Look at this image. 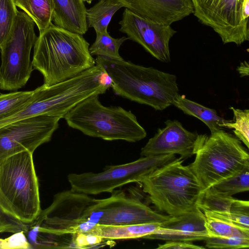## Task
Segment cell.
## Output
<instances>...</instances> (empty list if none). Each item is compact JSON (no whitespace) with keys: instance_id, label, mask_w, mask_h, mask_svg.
I'll use <instances>...</instances> for the list:
<instances>
[{"instance_id":"obj_34","label":"cell","mask_w":249,"mask_h":249,"mask_svg":"<svg viewBox=\"0 0 249 249\" xmlns=\"http://www.w3.org/2000/svg\"><path fill=\"white\" fill-rule=\"evenodd\" d=\"M84 1L87 2L89 4H90L93 0H83Z\"/></svg>"},{"instance_id":"obj_21","label":"cell","mask_w":249,"mask_h":249,"mask_svg":"<svg viewBox=\"0 0 249 249\" xmlns=\"http://www.w3.org/2000/svg\"><path fill=\"white\" fill-rule=\"evenodd\" d=\"M96 34L95 41L89 47V52L92 56L97 55L112 60L124 59L119 54V49L127 37L115 38L107 32Z\"/></svg>"},{"instance_id":"obj_17","label":"cell","mask_w":249,"mask_h":249,"mask_svg":"<svg viewBox=\"0 0 249 249\" xmlns=\"http://www.w3.org/2000/svg\"><path fill=\"white\" fill-rule=\"evenodd\" d=\"M173 105L185 114L201 120L208 127L211 133L223 129L220 125L228 121L219 116L214 109L192 101L186 98L184 95H180L179 93L176 96Z\"/></svg>"},{"instance_id":"obj_10","label":"cell","mask_w":249,"mask_h":249,"mask_svg":"<svg viewBox=\"0 0 249 249\" xmlns=\"http://www.w3.org/2000/svg\"><path fill=\"white\" fill-rule=\"evenodd\" d=\"M194 15L212 28L224 44L249 40V0H191Z\"/></svg>"},{"instance_id":"obj_1","label":"cell","mask_w":249,"mask_h":249,"mask_svg":"<svg viewBox=\"0 0 249 249\" xmlns=\"http://www.w3.org/2000/svg\"><path fill=\"white\" fill-rule=\"evenodd\" d=\"M89 47L82 35L52 23L36 38L33 69L42 74L46 86L66 80L96 65Z\"/></svg>"},{"instance_id":"obj_24","label":"cell","mask_w":249,"mask_h":249,"mask_svg":"<svg viewBox=\"0 0 249 249\" xmlns=\"http://www.w3.org/2000/svg\"><path fill=\"white\" fill-rule=\"evenodd\" d=\"M235 199L232 196L221 195L209 188L201 194L197 206L202 212L228 213Z\"/></svg>"},{"instance_id":"obj_18","label":"cell","mask_w":249,"mask_h":249,"mask_svg":"<svg viewBox=\"0 0 249 249\" xmlns=\"http://www.w3.org/2000/svg\"><path fill=\"white\" fill-rule=\"evenodd\" d=\"M163 228L209 237L206 227V217L198 207L193 211L172 218L161 223Z\"/></svg>"},{"instance_id":"obj_4","label":"cell","mask_w":249,"mask_h":249,"mask_svg":"<svg viewBox=\"0 0 249 249\" xmlns=\"http://www.w3.org/2000/svg\"><path fill=\"white\" fill-rule=\"evenodd\" d=\"M180 157L159 167L139 182L157 209L176 216L197 207L204 192L189 166Z\"/></svg>"},{"instance_id":"obj_11","label":"cell","mask_w":249,"mask_h":249,"mask_svg":"<svg viewBox=\"0 0 249 249\" xmlns=\"http://www.w3.org/2000/svg\"><path fill=\"white\" fill-rule=\"evenodd\" d=\"M107 198L93 199L84 218L91 228L95 225H124L163 223L172 216L159 213L139 199L127 196L124 192L113 191Z\"/></svg>"},{"instance_id":"obj_13","label":"cell","mask_w":249,"mask_h":249,"mask_svg":"<svg viewBox=\"0 0 249 249\" xmlns=\"http://www.w3.org/2000/svg\"><path fill=\"white\" fill-rule=\"evenodd\" d=\"M119 31L128 39L141 45L152 56L162 62L170 61L169 42L176 31L171 25L139 16L127 8L119 22Z\"/></svg>"},{"instance_id":"obj_33","label":"cell","mask_w":249,"mask_h":249,"mask_svg":"<svg viewBox=\"0 0 249 249\" xmlns=\"http://www.w3.org/2000/svg\"><path fill=\"white\" fill-rule=\"evenodd\" d=\"M237 70L241 77L249 75V67L248 62L244 61L237 67Z\"/></svg>"},{"instance_id":"obj_29","label":"cell","mask_w":249,"mask_h":249,"mask_svg":"<svg viewBox=\"0 0 249 249\" xmlns=\"http://www.w3.org/2000/svg\"><path fill=\"white\" fill-rule=\"evenodd\" d=\"M208 248L237 249L248 248L249 238L237 237H208L205 240Z\"/></svg>"},{"instance_id":"obj_22","label":"cell","mask_w":249,"mask_h":249,"mask_svg":"<svg viewBox=\"0 0 249 249\" xmlns=\"http://www.w3.org/2000/svg\"><path fill=\"white\" fill-rule=\"evenodd\" d=\"M205 216H211L228 221L246 230H249V202L235 199L229 212L217 213L203 212Z\"/></svg>"},{"instance_id":"obj_3","label":"cell","mask_w":249,"mask_h":249,"mask_svg":"<svg viewBox=\"0 0 249 249\" xmlns=\"http://www.w3.org/2000/svg\"><path fill=\"white\" fill-rule=\"evenodd\" d=\"M93 198L72 190L56 194L52 204L28 224L36 248H75L77 234L84 232V213Z\"/></svg>"},{"instance_id":"obj_16","label":"cell","mask_w":249,"mask_h":249,"mask_svg":"<svg viewBox=\"0 0 249 249\" xmlns=\"http://www.w3.org/2000/svg\"><path fill=\"white\" fill-rule=\"evenodd\" d=\"M161 223L152 222L124 225L96 224L89 231L82 234L110 240L144 238L147 235L155 233L160 227Z\"/></svg>"},{"instance_id":"obj_8","label":"cell","mask_w":249,"mask_h":249,"mask_svg":"<svg viewBox=\"0 0 249 249\" xmlns=\"http://www.w3.org/2000/svg\"><path fill=\"white\" fill-rule=\"evenodd\" d=\"M35 25L25 13L18 11L12 29L0 47V89L18 90L31 77L34 69L30 55L37 38Z\"/></svg>"},{"instance_id":"obj_14","label":"cell","mask_w":249,"mask_h":249,"mask_svg":"<svg viewBox=\"0 0 249 249\" xmlns=\"http://www.w3.org/2000/svg\"><path fill=\"white\" fill-rule=\"evenodd\" d=\"M142 148V157L178 154L183 160L195 155L199 134L185 129L177 120H167Z\"/></svg>"},{"instance_id":"obj_15","label":"cell","mask_w":249,"mask_h":249,"mask_svg":"<svg viewBox=\"0 0 249 249\" xmlns=\"http://www.w3.org/2000/svg\"><path fill=\"white\" fill-rule=\"evenodd\" d=\"M83 0H52L53 21L56 26L81 35L88 27L86 8Z\"/></svg>"},{"instance_id":"obj_2","label":"cell","mask_w":249,"mask_h":249,"mask_svg":"<svg viewBox=\"0 0 249 249\" xmlns=\"http://www.w3.org/2000/svg\"><path fill=\"white\" fill-rule=\"evenodd\" d=\"M95 62L109 77L115 94L156 110L173 105L179 93L175 75L124 59L97 56Z\"/></svg>"},{"instance_id":"obj_28","label":"cell","mask_w":249,"mask_h":249,"mask_svg":"<svg viewBox=\"0 0 249 249\" xmlns=\"http://www.w3.org/2000/svg\"><path fill=\"white\" fill-rule=\"evenodd\" d=\"M34 90L0 94V118L14 112L32 97Z\"/></svg>"},{"instance_id":"obj_20","label":"cell","mask_w":249,"mask_h":249,"mask_svg":"<svg viewBox=\"0 0 249 249\" xmlns=\"http://www.w3.org/2000/svg\"><path fill=\"white\" fill-rule=\"evenodd\" d=\"M14 0L16 6L21 9L33 20L39 33L45 30L52 23V0Z\"/></svg>"},{"instance_id":"obj_23","label":"cell","mask_w":249,"mask_h":249,"mask_svg":"<svg viewBox=\"0 0 249 249\" xmlns=\"http://www.w3.org/2000/svg\"><path fill=\"white\" fill-rule=\"evenodd\" d=\"M210 189L216 193L231 196L249 190V166L239 173L213 185Z\"/></svg>"},{"instance_id":"obj_25","label":"cell","mask_w":249,"mask_h":249,"mask_svg":"<svg viewBox=\"0 0 249 249\" xmlns=\"http://www.w3.org/2000/svg\"><path fill=\"white\" fill-rule=\"evenodd\" d=\"M206 227L209 237H237L249 238V230L238 227L224 220L205 216Z\"/></svg>"},{"instance_id":"obj_9","label":"cell","mask_w":249,"mask_h":249,"mask_svg":"<svg viewBox=\"0 0 249 249\" xmlns=\"http://www.w3.org/2000/svg\"><path fill=\"white\" fill-rule=\"evenodd\" d=\"M176 158L175 154L142 157L131 162L107 166L98 173H71L68 176V180L71 190L88 195L112 192L125 184L139 183L143 178Z\"/></svg>"},{"instance_id":"obj_26","label":"cell","mask_w":249,"mask_h":249,"mask_svg":"<svg viewBox=\"0 0 249 249\" xmlns=\"http://www.w3.org/2000/svg\"><path fill=\"white\" fill-rule=\"evenodd\" d=\"M234 115V120L228 121L220 126L233 129L235 136L248 148H249V110H241L230 107Z\"/></svg>"},{"instance_id":"obj_7","label":"cell","mask_w":249,"mask_h":249,"mask_svg":"<svg viewBox=\"0 0 249 249\" xmlns=\"http://www.w3.org/2000/svg\"><path fill=\"white\" fill-rule=\"evenodd\" d=\"M195 160L188 166L204 191L249 166L248 152L235 136L218 129L199 134Z\"/></svg>"},{"instance_id":"obj_30","label":"cell","mask_w":249,"mask_h":249,"mask_svg":"<svg viewBox=\"0 0 249 249\" xmlns=\"http://www.w3.org/2000/svg\"><path fill=\"white\" fill-rule=\"evenodd\" d=\"M28 231L27 224H25L4 212L0 208V233L20 231L26 233Z\"/></svg>"},{"instance_id":"obj_27","label":"cell","mask_w":249,"mask_h":249,"mask_svg":"<svg viewBox=\"0 0 249 249\" xmlns=\"http://www.w3.org/2000/svg\"><path fill=\"white\" fill-rule=\"evenodd\" d=\"M18 12L14 0H0V47L11 32Z\"/></svg>"},{"instance_id":"obj_6","label":"cell","mask_w":249,"mask_h":249,"mask_svg":"<svg viewBox=\"0 0 249 249\" xmlns=\"http://www.w3.org/2000/svg\"><path fill=\"white\" fill-rule=\"evenodd\" d=\"M64 118L70 127L89 136L107 141L135 142L147 135L145 129L130 110L121 107L104 106L97 95L80 102Z\"/></svg>"},{"instance_id":"obj_32","label":"cell","mask_w":249,"mask_h":249,"mask_svg":"<svg viewBox=\"0 0 249 249\" xmlns=\"http://www.w3.org/2000/svg\"><path fill=\"white\" fill-rule=\"evenodd\" d=\"M205 248L202 246H199L195 245L190 241H166L163 244H159L156 249H202Z\"/></svg>"},{"instance_id":"obj_12","label":"cell","mask_w":249,"mask_h":249,"mask_svg":"<svg viewBox=\"0 0 249 249\" xmlns=\"http://www.w3.org/2000/svg\"><path fill=\"white\" fill-rule=\"evenodd\" d=\"M60 118L38 115L0 128V164L8 157L27 151L33 153L49 142L58 128Z\"/></svg>"},{"instance_id":"obj_19","label":"cell","mask_w":249,"mask_h":249,"mask_svg":"<svg viewBox=\"0 0 249 249\" xmlns=\"http://www.w3.org/2000/svg\"><path fill=\"white\" fill-rule=\"evenodd\" d=\"M124 6L112 0H101L86 10L87 26L97 33L107 32L108 26L115 13Z\"/></svg>"},{"instance_id":"obj_5","label":"cell","mask_w":249,"mask_h":249,"mask_svg":"<svg viewBox=\"0 0 249 249\" xmlns=\"http://www.w3.org/2000/svg\"><path fill=\"white\" fill-rule=\"evenodd\" d=\"M33 154L22 151L0 164V208L27 224L42 211Z\"/></svg>"},{"instance_id":"obj_31","label":"cell","mask_w":249,"mask_h":249,"mask_svg":"<svg viewBox=\"0 0 249 249\" xmlns=\"http://www.w3.org/2000/svg\"><path fill=\"white\" fill-rule=\"evenodd\" d=\"M23 231L15 233L5 239H0V249H29L31 245L27 240Z\"/></svg>"}]
</instances>
